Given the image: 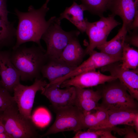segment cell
<instances>
[{"label":"cell","mask_w":138,"mask_h":138,"mask_svg":"<svg viewBox=\"0 0 138 138\" xmlns=\"http://www.w3.org/2000/svg\"><path fill=\"white\" fill-rule=\"evenodd\" d=\"M49 10L43 5L39 8L35 9L32 5L28 7L27 12H23L18 9H15L18 19L16 29V42L13 50L17 48L22 44L29 42L36 43L43 48L40 43L42 37L57 17L54 16L46 21L45 16Z\"/></svg>","instance_id":"1"},{"label":"cell","mask_w":138,"mask_h":138,"mask_svg":"<svg viewBox=\"0 0 138 138\" xmlns=\"http://www.w3.org/2000/svg\"><path fill=\"white\" fill-rule=\"evenodd\" d=\"M45 51L43 48L33 45L29 47L21 45L11 52V61L22 81L41 77V70L47 59Z\"/></svg>","instance_id":"2"},{"label":"cell","mask_w":138,"mask_h":138,"mask_svg":"<svg viewBox=\"0 0 138 138\" xmlns=\"http://www.w3.org/2000/svg\"><path fill=\"white\" fill-rule=\"evenodd\" d=\"M101 95L99 106L107 111L138 110V103L118 79L100 85Z\"/></svg>","instance_id":"3"},{"label":"cell","mask_w":138,"mask_h":138,"mask_svg":"<svg viewBox=\"0 0 138 138\" xmlns=\"http://www.w3.org/2000/svg\"><path fill=\"white\" fill-rule=\"evenodd\" d=\"M6 133L10 138H34L38 134L32 120L19 112L16 104L11 105L1 114Z\"/></svg>","instance_id":"4"},{"label":"cell","mask_w":138,"mask_h":138,"mask_svg":"<svg viewBox=\"0 0 138 138\" xmlns=\"http://www.w3.org/2000/svg\"><path fill=\"white\" fill-rule=\"evenodd\" d=\"M51 108L55 113V120L41 137L66 131L76 132L83 129L82 122L83 113L75 106L57 107L51 105Z\"/></svg>","instance_id":"5"},{"label":"cell","mask_w":138,"mask_h":138,"mask_svg":"<svg viewBox=\"0 0 138 138\" xmlns=\"http://www.w3.org/2000/svg\"><path fill=\"white\" fill-rule=\"evenodd\" d=\"M61 21L57 19L53 22L42 35L41 39L45 42L48 57H60L62 51L73 38L77 37L79 31L75 30L67 32L60 26Z\"/></svg>","instance_id":"6"},{"label":"cell","mask_w":138,"mask_h":138,"mask_svg":"<svg viewBox=\"0 0 138 138\" xmlns=\"http://www.w3.org/2000/svg\"><path fill=\"white\" fill-rule=\"evenodd\" d=\"M111 14L107 17L102 16L98 20L89 22L85 18V32L88 36L89 44L85 50L86 54L90 55L95 48L107 41L108 36L111 30L121 23Z\"/></svg>","instance_id":"7"},{"label":"cell","mask_w":138,"mask_h":138,"mask_svg":"<svg viewBox=\"0 0 138 138\" xmlns=\"http://www.w3.org/2000/svg\"><path fill=\"white\" fill-rule=\"evenodd\" d=\"M48 84L41 77L35 78L34 83L31 85H24L20 83L14 87L13 97L18 110L22 115L32 120L31 113L36 94Z\"/></svg>","instance_id":"8"},{"label":"cell","mask_w":138,"mask_h":138,"mask_svg":"<svg viewBox=\"0 0 138 138\" xmlns=\"http://www.w3.org/2000/svg\"><path fill=\"white\" fill-rule=\"evenodd\" d=\"M89 57L66 75L53 82L55 85L59 86L64 80L80 74L101 68L112 63L121 61V58L111 56L101 52L93 50Z\"/></svg>","instance_id":"9"},{"label":"cell","mask_w":138,"mask_h":138,"mask_svg":"<svg viewBox=\"0 0 138 138\" xmlns=\"http://www.w3.org/2000/svg\"><path fill=\"white\" fill-rule=\"evenodd\" d=\"M119 62H113L102 67L101 71L108 72L111 75L118 79L125 86L129 94L138 101V69L123 68Z\"/></svg>","instance_id":"10"},{"label":"cell","mask_w":138,"mask_h":138,"mask_svg":"<svg viewBox=\"0 0 138 138\" xmlns=\"http://www.w3.org/2000/svg\"><path fill=\"white\" fill-rule=\"evenodd\" d=\"M117 79L111 75L101 73L99 71L93 70L85 72L67 79L60 86L61 88L69 86L84 88L103 84Z\"/></svg>","instance_id":"11"},{"label":"cell","mask_w":138,"mask_h":138,"mask_svg":"<svg viewBox=\"0 0 138 138\" xmlns=\"http://www.w3.org/2000/svg\"><path fill=\"white\" fill-rule=\"evenodd\" d=\"M108 118L105 121L92 128L88 129L87 130L108 129L117 132L121 135H124V128H120L116 126L124 124L133 126V120L136 114L138 113V110L108 111Z\"/></svg>","instance_id":"12"},{"label":"cell","mask_w":138,"mask_h":138,"mask_svg":"<svg viewBox=\"0 0 138 138\" xmlns=\"http://www.w3.org/2000/svg\"><path fill=\"white\" fill-rule=\"evenodd\" d=\"M11 52L0 50V83L1 86L9 92L20 83V74L11 59Z\"/></svg>","instance_id":"13"},{"label":"cell","mask_w":138,"mask_h":138,"mask_svg":"<svg viewBox=\"0 0 138 138\" xmlns=\"http://www.w3.org/2000/svg\"><path fill=\"white\" fill-rule=\"evenodd\" d=\"M60 89L55 86L46 85L41 94L49 100L51 106L57 107L74 105L76 98L75 87L69 86Z\"/></svg>","instance_id":"14"},{"label":"cell","mask_w":138,"mask_h":138,"mask_svg":"<svg viewBox=\"0 0 138 138\" xmlns=\"http://www.w3.org/2000/svg\"><path fill=\"white\" fill-rule=\"evenodd\" d=\"M138 0H113L109 10L111 14L121 19L127 31L138 13Z\"/></svg>","instance_id":"15"},{"label":"cell","mask_w":138,"mask_h":138,"mask_svg":"<svg viewBox=\"0 0 138 138\" xmlns=\"http://www.w3.org/2000/svg\"><path fill=\"white\" fill-rule=\"evenodd\" d=\"M76 67L72 66L60 58L48 57L41 71L43 78L49 83L66 75Z\"/></svg>","instance_id":"16"},{"label":"cell","mask_w":138,"mask_h":138,"mask_svg":"<svg viewBox=\"0 0 138 138\" xmlns=\"http://www.w3.org/2000/svg\"><path fill=\"white\" fill-rule=\"evenodd\" d=\"M128 31L125 25L123 24L117 34L109 41H106L96 48L109 56L121 58L122 52Z\"/></svg>","instance_id":"17"},{"label":"cell","mask_w":138,"mask_h":138,"mask_svg":"<svg viewBox=\"0 0 138 138\" xmlns=\"http://www.w3.org/2000/svg\"><path fill=\"white\" fill-rule=\"evenodd\" d=\"M85 55V50L81 46L77 37H76L67 44L59 58L68 64L76 67L82 63Z\"/></svg>","instance_id":"18"},{"label":"cell","mask_w":138,"mask_h":138,"mask_svg":"<svg viewBox=\"0 0 138 138\" xmlns=\"http://www.w3.org/2000/svg\"><path fill=\"white\" fill-rule=\"evenodd\" d=\"M85 11H86L85 9L81 4L78 5L74 1L71 6L66 8L57 19L61 21L63 19H67L80 32L83 33L85 32L86 27L85 18H84V16Z\"/></svg>","instance_id":"19"},{"label":"cell","mask_w":138,"mask_h":138,"mask_svg":"<svg viewBox=\"0 0 138 138\" xmlns=\"http://www.w3.org/2000/svg\"><path fill=\"white\" fill-rule=\"evenodd\" d=\"M94 113H83L82 124L83 129L92 128L105 121L108 116V111L99 106Z\"/></svg>","instance_id":"20"},{"label":"cell","mask_w":138,"mask_h":138,"mask_svg":"<svg viewBox=\"0 0 138 138\" xmlns=\"http://www.w3.org/2000/svg\"><path fill=\"white\" fill-rule=\"evenodd\" d=\"M121 67L124 68L134 69L138 65V51L125 42L121 57Z\"/></svg>","instance_id":"21"},{"label":"cell","mask_w":138,"mask_h":138,"mask_svg":"<svg viewBox=\"0 0 138 138\" xmlns=\"http://www.w3.org/2000/svg\"><path fill=\"white\" fill-rule=\"evenodd\" d=\"M79 0L85 10L100 17L103 16V14L105 12L109 10L113 0Z\"/></svg>","instance_id":"22"},{"label":"cell","mask_w":138,"mask_h":138,"mask_svg":"<svg viewBox=\"0 0 138 138\" xmlns=\"http://www.w3.org/2000/svg\"><path fill=\"white\" fill-rule=\"evenodd\" d=\"M13 22L0 19V48L9 45L16 37V29Z\"/></svg>","instance_id":"23"},{"label":"cell","mask_w":138,"mask_h":138,"mask_svg":"<svg viewBox=\"0 0 138 138\" xmlns=\"http://www.w3.org/2000/svg\"><path fill=\"white\" fill-rule=\"evenodd\" d=\"M112 130L99 129L93 131H79L76 132L73 138H117L112 134Z\"/></svg>","instance_id":"24"},{"label":"cell","mask_w":138,"mask_h":138,"mask_svg":"<svg viewBox=\"0 0 138 138\" xmlns=\"http://www.w3.org/2000/svg\"><path fill=\"white\" fill-rule=\"evenodd\" d=\"M99 100L93 99L76 98L74 105L76 106L83 113L96 110L99 106Z\"/></svg>","instance_id":"25"},{"label":"cell","mask_w":138,"mask_h":138,"mask_svg":"<svg viewBox=\"0 0 138 138\" xmlns=\"http://www.w3.org/2000/svg\"><path fill=\"white\" fill-rule=\"evenodd\" d=\"M75 88L76 98L93 99L99 101L101 98V93L98 89L95 91L90 89Z\"/></svg>","instance_id":"26"},{"label":"cell","mask_w":138,"mask_h":138,"mask_svg":"<svg viewBox=\"0 0 138 138\" xmlns=\"http://www.w3.org/2000/svg\"><path fill=\"white\" fill-rule=\"evenodd\" d=\"M15 104L13 96L9 91L0 86V112L3 111Z\"/></svg>","instance_id":"27"},{"label":"cell","mask_w":138,"mask_h":138,"mask_svg":"<svg viewBox=\"0 0 138 138\" xmlns=\"http://www.w3.org/2000/svg\"><path fill=\"white\" fill-rule=\"evenodd\" d=\"M129 35H126L125 42L138 48V29L131 30L128 32Z\"/></svg>","instance_id":"28"},{"label":"cell","mask_w":138,"mask_h":138,"mask_svg":"<svg viewBox=\"0 0 138 138\" xmlns=\"http://www.w3.org/2000/svg\"><path fill=\"white\" fill-rule=\"evenodd\" d=\"M6 3L7 0H0V19L8 22L9 12L7 8Z\"/></svg>","instance_id":"29"},{"label":"cell","mask_w":138,"mask_h":138,"mask_svg":"<svg viewBox=\"0 0 138 138\" xmlns=\"http://www.w3.org/2000/svg\"><path fill=\"white\" fill-rule=\"evenodd\" d=\"M125 130L123 138H138V133L134 131L133 126L125 125L124 128Z\"/></svg>","instance_id":"30"},{"label":"cell","mask_w":138,"mask_h":138,"mask_svg":"<svg viewBox=\"0 0 138 138\" xmlns=\"http://www.w3.org/2000/svg\"><path fill=\"white\" fill-rule=\"evenodd\" d=\"M133 126L135 132L138 133V113L136 114L133 120Z\"/></svg>","instance_id":"31"},{"label":"cell","mask_w":138,"mask_h":138,"mask_svg":"<svg viewBox=\"0 0 138 138\" xmlns=\"http://www.w3.org/2000/svg\"><path fill=\"white\" fill-rule=\"evenodd\" d=\"M2 112H0V133H6L5 128L2 123L1 116V114Z\"/></svg>","instance_id":"32"},{"label":"cell","mask_w":138,"mask_h":138,"mask_svg":"<svg viewBox=\"0 0 138 138\" xmlns=\"http://www.w3.org/2000/svg\"><path fill=\"white\" fill-rule=\"evenodd\" d=\"M0 138H10L6 133H0Z\"/></svg>","instance_id":"33"},{"label":"cell","mask_w":138,"mask_h":138,"mask_svg":"<svg viewBox=\"0 0 138 138\" xmlns=\"http://www.w3.org/2000/svg\"><path fill=\"white\" fill-rule=\"evenodd\" d=\"M50 1V0H46L45 2L43 4V6L45 7H47V4Z\"/></svg>","instance_id":"34"},{"label":"cell","mask_w":138,"mask_h":138,"mask_svg":"<svg viewBox=\"0 0 138 138\" xmlns=\"http://www.w3.org/2000/svg\"><path fill=\"white\" fill-rule=\"evenodd\" d=\"M0 86H1V84H0Z\"/></svg>","instance_id":"35"},{"label":"cell","mask_w":138,"mask_h":138,"mask_svg":"<svg viewBox=\"0 0 138 138\" xmlns=\"http://www.w3.org/2000/svg\"></svg>","instance_id":"36"}]
</instances>
